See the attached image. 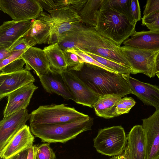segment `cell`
<instances>
[{"mask_svg":"<svg viewBox=\"0 0 159 159\" xmlns=\"http://www.w3.org/2000/svg\"><path fill=\"white\" fill-rule=\"evenodd\" d=\"M145 26L151 30L159 31V20L146 24Z\"/></svg>","mask_w":159,"mask_h":159,"instance_id":"41","label":"cell"},{"mask_svg":"<svg viewBox=\"0 0 159 159\" xmlns=\"http://www.w3.org/2000/svg\"><path fill=\"white\" fill-rule=\"evenodd\" d=\"M123 97L115 94L100 96L93 106L96 114L104 118L114 117V113L116 104Z\"/></svg>","mask_w":159,"mask_h":159,"instance_id":"23","label":"cell"},{"mask_svg":"<svg viewBox=\"0 0 159 159\" xmlns=\"http://www.w3.org/2000/svg\"><path fill=\"white\" fill-rule=\"evenodd\" d=\"M12 53L6 48H0V62L10 56Z\"/></svg>","mask_w":159,"mask_h":159,"instance_id":"40","label":"cell"},{"mask_svg":"<svg viewBox=\"0 0 159 159\" xmlns=\"http://www.w3.org/2000/svg\"><path fill=\"white\" fill-rule=\"evenodd\" d=\"M108 2L112 8L125 15L134 25L130 12V0H108Z\"/></svg>","mask_w":159,"mask_h":159,"instance_id":"27","label":"cell"},{"mask_svg":"<svg viewBox=\"0 0 159 159\" xmlns=\"http://www.w3.org/2000/svg\"><path fill=\"white\" fill-rule=\"evenodd\" d=\"M29 126L25 125L0 151L1 159H9L33 145L34 137Z\"/></svg>","mask_w":159,"mask_h":159,"instance_id":"14","label":"cell"},{"mask_svg":"<svg viewBox=\"0 0 159 159\" xmlns=\"http://www.w3.org/2000/svg\"><path fill=\"white\" fill-rule=\"evenodd\" d=\"M104 1V0H88L79 13L82 23L86 26L95 27L97 13Z\"/></svg>","mask_w":159,"mask_h":159,"instance_id":"25","label":"cell"},{"mask_svg":"<svg viewBox=\"0 0 159 159\" xmlns=\"http://www.w3.org/2000/svg\"><path fill=\"white\" fill-rule=\"evenodd\" d=\"M38 87L33 83L25 85L13 91L7 96V102L4 110L3 118L20 110L26 109Z\"/></svg>","mask_w":159,"mask_h":159,"instance_id":"13","label":"cell"},{"mask_svg":"<svg viewBox=\"0 0 159 159\" xmlns=\"http://www.w3.org/2000/svg\"><path fill=\"white\" fill-rule=\"evenodd\" d=\"M21 57L25 63V69L33 70L39 77L50 69L49 62L43 49L31 47L22 54Z\"/></svg>","mask_w":159,"mask_h":159,"instance_id":"20","label":"cell"},{"mask_svg":"<svg viewBox=\"0 0 159 159\" xmlns=\"http://www.w3.org/2000/svg\"><path fill=\"white\" fill-rule=\"evenodd\" d=\"M37 147L36 145H33L29 148L27 159H36Z\"/></svg>","mask_w":159,"mask_h":159,"instance_id":"39","label":"cell"},{"mask_svg":"<svg viewBox=\"0 0 159 159\" xmlns=\"http://www.w3.org/2000/svg\"><path fill=\"white\" fill-rule=\"evenodd\" d=\"M42 8L50 11L58 9L56 6L54 0H37Z\"/></svg>","mask_w":159,"mask_h":159,"instance_id":"37","label":"cell"},{"mask_svg":"<svg viewBox=\"0 0 159 159\" xmlns=\"http://www.w3.org/2000/svg\"><path fill=\"white\" fill-rule=\"evenodd\" d=\"M35 79L31 73L24 70L0 74V100L13 91L27 84L34 83Z\"/></svg>","mask_w":159,"mask_h":159,"instance_id":"15","label":"cell"},{"mask_svg":"<svg viewBox=\"0 0 159 159\" xmlns=\"http://www.w3.org/2000/svg\"><path fill=\"white\" fill-rule=\"evenodd\" d=\"M69 70L100 96L115 94L124 97L132 94L126 75L85 62L75 70Z\"/></svg>","mask_w":159,"mask_h":159,"instance_id":"1","label":"cell"},{"mask_svg":"<svg viewBox=\"0 0 159 159\" xmlns=\"http://www.w3.org/2000/svg\"><path fill=\"white\" fill-rule=\"evenodd\" d=\"M18 154L11 157L9 159H17Z\"/></svg>","mask_w":159,"mask_h":159,"instance_id":"45","label":"cell"},{"mask_svg":"<svg viewBox=\"0 0 159 159\" xmlns=\"http://www.w3.org/2000/svg\"><path fill=\"white\" fill-rule=\"evenodd\" d=\"M92 118L65 123L48 125H30V131L42 142L64 143L81 133L91 129Z\"/></svg>","mask_w":159,"mask_h":159,"instance_id":"4","label":"cell"},{"mask_svg":"<svg viewBox=\"0 0 159 159\" xmlns=\"http://www.w3.org/2000/svg\"><path fill=\"white\" fill-rule=\"evenodd\" d=\"M145 140V159H159V109L143 120Z\"/></svg>","mask_w":159,"mask_h":159,"instance_id":"11","label":"cell"},{"mask_svg":"<svg viewBox=\"0 0 159 159\" xmlns=\"http://www.w3.org/2000/svg\"><path fill=\"white\" fill-rule=\"evenodd\" d=\"M43 49L49 62L50 68L60 73L67 70L63 51L57 43L45 47Z\"/></svg>","mask_w":159,"mask_h":159,"instance_id":"24","label":"cell"},{"mask_svg":"<svg viewBox=\"0 0 159 159\" xmlns=\"http://www.w3.org/2000/svg\"><path fill=\"white\" fill-rule=\"evenodd\" d=\"M25 64V61L20 57L0 69V73L8 74L23 70Z\"/></svg>","mask_w":159,"mask_h":159,"instance_id":"31","label":"cell"},{"mask_svg":"<svg viewBox=\"0 0 159 159\" xmlns=\"http://www.w3.org/2000/svg\"><path fill=\"white\" fill-rule=\"evenodd\" d=\"M28 149H25L19 153L18 154L17 159H27Z\"/></svg>","mask_w":159,"mask_h":159,"instance_id":"42","label":"cell"},{"mask_svg":"<svg viewBox=\"0 0 159 159\" xmlns=\"http://www.w3.org/2000/svg\"><path fill=\"white\" fill-rule=\"evenodd\" d=\"M55 152L51 148L49 143L41 144L37 147L36 159H55Z\"/></svg>","mask_w":159,"mask_h":159,"instance_id":"30","label":"cell"},{"mask_svg":"<svg viewBox=\"0 0 159 159\" xmlns=\"http://www.w3.org/2000/svg\"><path fill=\"white\" fill-rule=\"evenodd\" d=\"M155 73L159 71V51L156 55L155 61Z\"/></svg>","mask_w":159,"mask_h":159,"instance_id":"43","label":"cell"},{"mask_svg":"<svg viewBox=\"0 0 159 159\" xmlns=\"http://www.w3.org/2000/svg\"><path fill=\"white\" fill-rule=\"evenodd\" d=\"M145 140L142 125L133 126L127 136V145L123 153L126 159H145Z\"/></svg>","mask_w":159,"mask_h":159,"instance_id":"18","label":"cell"},{"mask_svg":"<svg viewBox=\"0 0 159 159\" xmlns=\"http://www.w3.org/2000/svg\"><path fill=\"white\" fill-rule=\"evenodd\" d=\"M63 51L67 66V70H76L84 63L81 59L74 53L70 48L67 49Z\"/></svg>","mask_w":159,"mask_h":159,"instance_id":"29","label":"cell"},{"mask_svg":"<svg viewBox=\"0 0 159 159\" xmlns=\"http://www.w3.org/2000/svg\"><path fill=\"white\" fill-rule=\"evenodd\" d=\"M120 48L131 66L130 73H142L150 78L155 76V58L158 52L125 45Z\"/></svg>","mask_w":159,"mask_h":159,"instance_id":"8","label":"cell"},{"mask_svg":"<svg viewBox=\"0 0 159 159\" xmlns=\"http://www.w3.org/2000/svg\"><path fill=\"white\" fill-rule=\"evenodd\" d=\"M130 9L133 24L135 26L137 22L140 20L142 19L139 1L130 0Z\"/></svg>","mask_w":159,"mask_h":159,"instance_id":"32","label":"cell"},{"mask_svg":"<svg viewBox=\"0 0 159 159\" xmlns=\"http://www.w3.org/2000/svg\"><path fill=\"white\" fill-rule=\"evenodd\" d=\"M25 51L21 50L12 52L10 56L0 62V69L20 57Z\"/></svg>","mask_w":159,"mask_h":159,"instance_id":"36","label":"cell"},{"mask_svg":"<svg viewBox=\"0 0 159 159\" xmlns=\"http://www.w3.org/2000/svg\"><path fill=\"white\" fill-rule=\"evenodd\" d=\"M123 43L125 46L155 52L159 51V31L135 30Z\"/></svg>","mask_w":159,"mask_h":159,"instance_id":"21","label":"cell"},{"mask_svg":"<svg viewBox=\"0 0 159 159\" xmlns=\"http://www.w3.org/2000/svg\"><path fill=\"white\" fill-rule=\"evenodd\" d=\"M75 31L76 37L75 47L84 52L122 64L131 70L129 62L122 52L121 46L102 36L94 28L84 25Z\"/></svg>","mask_w":159,"mask_h":159,"instance_id":"2","label":"cell"},{"mask_svg":"<svg viewBox=\"0 0 159 159\" xmlns=\"http://www.w3.org/2000/svg\"><path fill=\"white\" fill-rule=\"evenodd\" d=\"M85 52L101 64L116 73L125 75H130L131 69L125 66L104 57L90 52Z\"/></svg>","mask_w":159,"mask_h":159,"instance_id":"26","label":"cell"},{"mask_svg":"<svg viewBox=\"0 0 159 159\" xmlns=\"http://www.w3.org/2000/svg\"><path fill=\"white\" fill-rule=\"evenodd\" d=\"M110 159H126L124 155L123 154H122L117 156L112 157Z\"/></svg>","mask_w":159,"mask_h":159,"instance_id":"44","label":"cell"},{"mask_svg":"<svg viewBox=\"0 0 159 159\" xmlns=\"http://www.w3.org/2000/svg\"><path fill=\"white\" fill-rule=\"evenodd\" d=\"M30 125H48L72 122L89 116L64 104L39 106L30 114Z\"/></svg>","mask_w":159,"mask_h":159,"instance_id":"5","label":"cell"},{"mask_svg":"<svg viewBox=\"0 0 159 159\" xmlns=\"http://www.w3.org/2000/svg\"><path fill=\"white\" fill-rule=\"evenodd\" d=\"M135 103V101L131 97H125L121 98L117 103L115 108L114 117L128 113Z\"/></svg>","mask_w":159,"mask_h":159,"instance_id":"28","label":"cell"},{"mask_svg":"<svg viewBox=\"0 0 159 159\" xmlns=\"http://www.w3.org/2000/svg\"><path fill=\"white\" fill-rule=\"evenodd\" d=\"M97 151L109 156L120 155L127 143V137L121 126H114L100 129L93 139Z\"/></svg>","mask_w":159,"mask_h":159,"instance_id":"7","label":"cell"},{"mask_svg":"<svg viewBox=\"0 0 159 159\" xmlns=\"http://www.w3.org/2000/svg\"><path fill=\"white\" fill-rule=\"evenodd\" d=\"M49 13L50 14L42 12L36 19L44 21L49 26V44L57 43L58 37L61 35L84 25L79 13L70 7L58 8Z\"/></svg>","mask_w":159,"mask_h":159,"instance_id":"6","label":"cell"},{"mask_svg":"<svg viewBox=\"0 0 159 159\" xmlns=\"http://www.w3.org/2000/svg\"><path fill=\"white\" fill-rule=\"evenodd\" d=\"M61 74L64 81L75 99V102L93 108L100 96L87 87L70 71L67 70Z\"/></svg>","mask_w":159,"mask_h":159,"instance_id":"10","label":"cell"},{"mask_svg":"<svg viewBox=\"0 0 159 159\" xmlns=\"http://www.w3.org/2000/svg\"><path fill=\"white\" fill-rule=\"evenodd\" d=\"M156 75L159 78V71L156 73Z\"/></svg>","mask_w":159,"mask_h":159,"instance_id":"46","label":"cell"},{"mask_svg":"<svg viewBox=\"0 0 159 159\" xmlns=\"http://www.w3.org/2000/svg\"><path fill=\"white\" fill-rule=\"evenodd\" d=\"M44 89L49 93H55L66 100L75 99L64 81L61 73L50 68L48 71L39 77Z\"/></svg>","mask_w":159,"mask_h":159,"instance_id":"19","label":"cell"},{"mask_svg":"<svg viewBox=\"0 0 159 159\" xmlns=\"http://www.w3.org/2000/svg\"><path fill=\"white\" fill-rule=\"evenodd\" d=\"M22 37L25 38L31 47L36 44H49L51 30L49 26L43 21L33 20L30 27Z\"/></svg>","mask_w":159,"mask_h":159,"instance_id":"22","label":"cell"},{"mask_svg":"<svg viewBox=\"0 0 159 159\" xmlns=\"http://www.w3.org/2000/svg\"><path fill=\"white\" fill-rule=\"evenodd\" d=\"M159 11V0H147L144 7L143 17H146Z\"/></svg>","mask_w":159,"mask_h":159,"instance_id":"34","label":"cell"},{"mask_svg":"<svg viewBox=\"0 0 159 159\" xmlns=\"http://www.w3.org/2000/svg\"><path fill=\"white\" fill-rule=\"evenodd\" d=\"M88 0H64V7L69 6L78 13L83 8Z\"/></svg>","mask_w":159,"mask_h":159,"instance_id":"35","label":"cell"},{"mask_svg":"<svg viewBox=\"0 0 159 159\" xmlns=\"http://www.w3.org/2000/svg\"><path fill=\"white\" fill-rule=\"evenodd\" d=\"M142 25L144 26L159 20V11L146 17H142Z\"/></svg>","mask_w":159,"mask_h":159,"instance_id":"38","label":"cell"},{"mask_svg":"<svg viewBox=\"0 0 159 159\" xmlns=\"http://www.w3.org/2000/svg\"><path fill=\"white\" fill-rule=\"evenodd\" d=\"M27 109L20 110L8 116L0 122V151L14 135L25 125L30 120Z\"/></svg>","mask_w":159,"mask_h":159,"instance_id":"12","label":"cell"},{"mask_svg":"<svg viewBox=\"0 0 159 159\" xmlns=\"http://www.w3.org/2000/svg\"><path fill=\"white\" fill-rule=\"evenodd\" d=\"M132 94L144 104L159 109V87L141 82L130 75H126Z\"/></svg>","mask_w":159,"mask_h":159,"instance_id":"17","label":"cell"},{"mask_svg":"<svg viewBox=\"0 0 159 159\" xmlns=\"http://www.w3.org/2000/svg\"><path fill=\"white\" fill-rule=\"evenodd\" d=\"M30 47L27 39L25 37H21L16 41L9 48L6 49L10 52H13L21 50L26 51Z\"/></svg>","mask_w":159,"mask_h":159,"instance_id":"33","label":"cell"},{"mask_svg":"<svg viewBox=\"0 0 159 159\" xmlns=\"http://www.w3.org/2000/svg\"><path fill=\"white\" fill-rule=\"evenodd\" d=\"M30 20L3 22L0 26V48H7L23 36L32 23Z\"/></svg>","mask_w":159,"mask_h":159,"instance_id":"16","label":"cell"},{"mask_svg":"<svg viewBox=\"0 0 159 159\" xmlns=\"http://www.w3.org/2000/svg\"><path fill=\"white\" fill-rule=\"evenodd\" d=\"M0 10L17 21L36 19L43 11L37 0H0Z\"/></svg>","mask_w":159,"mask_h":159,"instance_id":"9","label":"cell"},{"mask_svg":"<svg viewBox=\"0 0 159 159\" xmlns=\"http://www.w3.org/2000/svg\"><path fill=\"white\" fill-rule=\"evenodd\" d=\"M135 26L124 15L104 1L96 14V30L104 37L120 46L134 33Z\"/></svg>","mask_w":159,"mask_h":159,"instance_id":"3","label":"cell"}]
</instances>
